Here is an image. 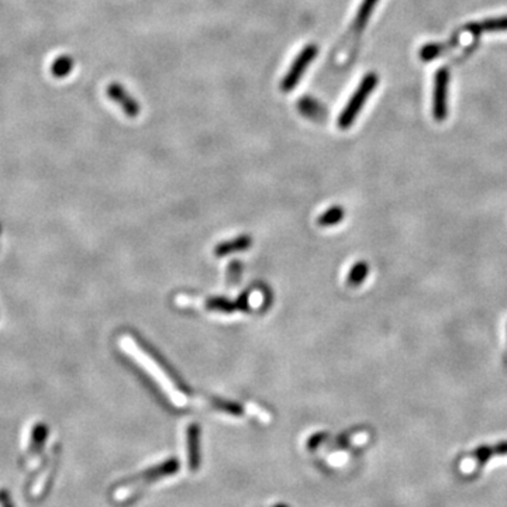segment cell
I'll use <instances>...</instances> for the list:
<instances>
[{
    "label": "cell",
    "mask_w": 507,
    "mask_h": 507,
    "mask_svg": "<svg viewBox=\"0 0 507 507\" xmlns=\"http://www.w3.org/2000/svg\"><path fill=\"white\" fill-rule=\"evenodd\" d=\"M47 435H48V428L45 426L37 424L35 427H33L30 435V444L27 448V461L34 460L40 454V451L42 449L47 441Z\"/></svg>",
    "instance_id": "ba28073f"
},
{
    "label": "cell",
    "mask_w": 507,
    "mask_h": 507,
    "mask_svg": "<svg viewBox=\"0 0 507 507\" xmlns=\"http://www.w3.org/2000/svg\"><path fill=\"white\" fill-rule=\"evenodd\" d=\"M343 218V209L341 207H334L330 211H327L321 218H320V224H334L337 221H340Z\"/></svg>",
    "instance_id": "9a60e30c"
},
{
    "label": "cell",
    "mask_w": 507,
    "mask_h": 507,
    "mask_svg": "<svg viewBox=\"0 0 507 507\" xmlns=\"http://www.w3.org/2000/svg\"><path fill=\"white\" fill-rule=\"evenodd\" d=\"M454 41H449L446 44H426L421 49H420V58L424 63H430L433 60H435L437 56H440L441 54H444L446 49H449L451 47H454Z\"/></svg>",
    "instance_id": "4fadbf2b"
},
{
    "label": "cell",
    "mask_w": 507,
    "mask_h": 507,
    "mask_svg": "<svg viewBox=\"0 0 507 507\" xmlns=\"http://www.w3.org/2000/svg\"><path fill=\"white\" fill-rule=\"evenodd\" d=\"M378 82H379V78L373 72L367 74L364 77V79L361 81V83L355 89V92L350 97L348 103L344 106L340 118L337 119V127L338 129H340V130H347V129H350L353 126V123L355 122L357 116L360 115V111L365 106V102L373 93L375 88L378 86Z\"/></svg>",
    "instance_id": "7a4b0ae2"
},
{
    "label": "cell",
    "mask_w": 507,
    "mask_h": 507,
    "mask_svg": "<svg viewBox=\"0 0 507 507\" xmlns=\"http://www.w3.org/2000/svg\"><path fill=\"white\" fill-rule=\"evenodd\" d=\"M123 346H126V348H127V351L129 353H131L136 358H138L140 360V362L145 367V368H148L150 371H155V365L154 364H151L150 361V358L147 357L145 358V355L140 351V348L136 346H133V343L130 341V340H126V341H123ZM158 379H159V382H162V385H163V387H165V390L166 392H169V396H171V399H172V402L175 403V405H185V402H186V399H185V396H184V394L181 393H178L175 389H174V386L171 385V383H168V379L161 373V371L158 369V372H152Z\"/></svg>",
    "instance_id": "5b68a950"
},
{
    "label": "cell",
    "mask_w": 507,
    "mask_h": 507,
    "mask_svg": "<svg viewBox=\"0 0 507 507\" xmlns=\"http://www.w3.org/2000/svg\"><path fill=\"white\" fill-rule=\"evenodd\" d=\"M247 244H250V240H247V239L236 240V241H234V243H232V244H223V246L217 250V254H225V252H230V251H234V250H241V248H244Z\"/></svg>",
    "instance_id": "2e32d148"
},
{
    "label": "cell",
    "mask_w": 507,
    "mask_h": 507,
    "mask_svg": "<svg viewBox=\"0 0 507 507\" xmlns=\"http://www.w3.org/2000/svg\"><path fill=\"white\" fill-rule=\"evenodd\" d=\"M188 457L189 468L196 471L199 467V431L198 426H191L188 430Z\"/></svg>",
    "instance_id": "8fae6325"
},
{
    "label": "cell",
    "mask_w": 507,
    "mask_h": 507,
    "mask_svg": "<svg viewBox=\"0 0 507 507\" xmlns=\"http://www.w3.org/2000/svg\"><path fill=\"white\" fill-rule=\"evenodd\" d=\"M449 83V71L442 67L437 71L434 79V93H433V116L437 122H442L446 118V90Z\"/></svg>",
    "instance_id": "277c9868"
},
{
    "label": "cell",
    "mask_w": 507,
    "mask_h": 507,
    "mask_svg": "<svg viewBox=\"0 0 507 507\" xmlns=\"http://www.w3.org/2000/svg\"><path fill=\"white\" fill-rule=\"evenodd\" d=\"M319 54V47L316 44H307L298 55L295 61L292 63L289 71L287 72V75L284 77L280 82V90L282 92H291L293 88H296V85L300 82L303 74L307 71V67L313 63V60L316 58Z\"/></svg>",
    "instance_id": "3957f363"
},
{
    "label": "cell",
    "mask_w": 507,
    "mask_h": 507,
    "mask_svg": "<svg viewBox=\"0 0 507 507\" xmlns=\"http://www.w3.org/2000/svg\"><path fill=\"white\" fill-rule=\"evenodd\" d=\"M0 507H15V503L6 489H0Z\"/></svg>",
    "instance_id": "e0dca14e"
},
{
    "label": "cell",
    "mask_w": 507,
    "mask_h": 507,
    "mask_svg": "<svg viewBox=\"0 0 507 507\" xmlns=\"http://www.w3.org/2000/svg\"><path fill=\"white\" fill-rule=\"evenodd\" d=\"M469 33L479 35L482 33H493V31H507V16L488 19L479 23H469L465 27Z\"/></svg>",
    "instance_id": "52a82bcc"
},
{
    "label": "cell",
    "mask_w": 507,
    "mask_h": 507,
    "mask_svg": "<svg viewBox=\"0 0 507 507\" xmlns=\"http://www.w3.org/2000/svg\"><path fill=\"white\" fill-rule=\"evenodd\" d=\"M497 456H507V441L499 442L493 446H481L475 451V457L481 464H485L490 457Z\"/></svg>",
    "instance_id": "7c38bea8"
},
{
    "label": "cell",
    "mask_w": 507,
    "mask_h": 507,
    "mask_svg": "<svg viewBox=\"0 0 507 507\" xmlns=\"http://www.w3.org/2000/svg\"><path fill=\"white\" fill-rule=\"evenodd\" d=\"M106 93L108 96V99H111L116 104H119L122 107V110L124 111V115L130 119H134L140 115V104L137 103V100H134L127 90L119 85V83H110L106 89Z\"/></svg>",
    "instance_id": "8992f818"
},
{
    "label": "cell",
    "mask_w": 507,
    "mask_h": 507,
    "mask_svg": "<svg viewBox=\"0 0 507 507\" xmlns=\"http://www.w3.org/2000/svg\"><path fill=\"white\" fill-rule=\"evenodd\" d=\"M378 2H379V0H362V3L360 5L358 12H357L355 19H354V24H353V31L354 33H361L365 29V26L368 24V20L372 16Z\"/></svg>",
    "instance_id": "9c48e42d"
},
{
    "label": "cell",
    "mask_w": 507,
    "mask_h": 507,
    "mask_svg": "<svg viewBox=\"0 0 507 507\" xmlns=\"http://www.w3.org/2000/svg\"><path fill=\"white\" fill-rule=\"evenodd\" d=\"M367 273H368V266L364 262H361L354 266V269L348 277V282L351 285H360V284H362V280L365 279Z\"/></svg>",
    "instance_id": "5bb4252c"
},
{
    "label": "cell",
    "mask_w": 507,
    "mask_h": 507,
    "mask_svg": "<svg viewBox=\"0 0 507 507\" xmlns=\"http://www.w3.org/2000/svg\"><path fill=\"white\" fill-rule=\"evenodd\" d=\"M178 471V464L177 461H169L163 465L155 467L147 472H144V475L137 476L131 481H129L127 483H123L122 486H119L115 493H113V497H115L116 501H126L131 497H134L136 494L144 492L147 488L151 486V483L161 481L162 478H166L169 475H174Z\"/></svg>",
    "instance_id": "6da1fadb"
},
{
    "label": "cell",
    "mask_w": 507,
    "mask_h": 507,
    "mask_svg": "<svg viewBox=\"0 0 507 507\" xmlns=\"http://www.w3.org/2000/svg\"><path fill=\"white\" fill-rule=\"evenodd\" d=\"M74 70V58L71 55H60L51 64V75L56 79L67 78Z\"/></svg>",
    "instance_id": "30bf717a"
}]
</instances>
